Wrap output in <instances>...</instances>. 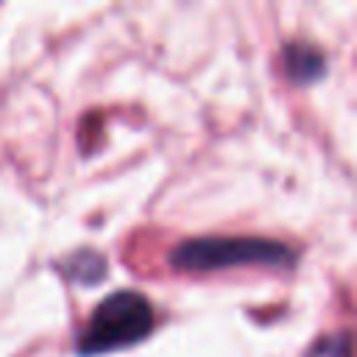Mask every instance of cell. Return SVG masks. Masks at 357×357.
I'll return each instance as SVG.
<instances>
[{
  "instance_id": "obj_1",
  "label": "cell",
  "mask_w": 357,
  "mask_h": 357,
  "mask_svg": "<svg viewBox=\"0 0 357 357\" xmlns=\"http://www.w3.org/2000/svg\"><path fill=\"white\" fill-rule=\"evenodd\" d=\"M153 321H156L153 307L142 293L117 290L95 307V312L89 315L86 326L75 340V349L84 357L128 349L151 335Z\"/></svg>"
},
{
  "instance_id": "obj_2",
  "label": "cell",
  "mask_w": 357,
  "mask_h": 357,
  "mask_svg": "<svg viewBox=\"0 0 357 357\" xmlns=\"http://www.w3.org/2000/svg\"><path fill=\"white\" fill-rule=\"evenodd\" d=\"M176 271H223L237 265L290 268L293 251L265 237H195L170 251Z\"/></svg>"
},
{
  "instance_id": "obj_3",
  "label": "cell",
  "mask_w": 357,
  "mask_h": 357,
  "mask_svg": "<svg viewBox=\"0 0 357 357\" xmlns=\"http://www.w3.org/2000/svg\"><path fill=\"white\" fill-rule=\"evenodd\" d=\"M284 70L293 81L298 84H310L315 78L324 75L326 70V59L324 53L315 47V45H307V42H293L284 47Z\"/></svg>"
},
{
  "instance_id": "obj_4",
  "label": "cell",
  "mask_w": 357,
  "mask_h": 357,
  "mask_svg": "<svg viewBox=\"0 0 357 357\" xmlns=\"http://www.w3.org/2000/svg\"><path fill=\"white\" fill-rule=\"evenodd\" d=\"M64 273L73 276V279H78V282H100L103 273H106V262L95 251H78L64 265Z\"/></svg>"
},
{
  "instance_id": "obj_5",
  "label": "cell",
  "mask_w": 357,
  "mask_h": 357,
  "mask_svg": "<svg viewBox=\"0 0 357 357\" xmlns=\"http://www.w3.org/2000/svg\"><path fill=\"white\" fill-rule=\"evenodd\" d=\"M351 351V343H349V335L346 332H337V335H326L321 340H315L307 351V357H349Z\"/></svg>"
}]
</instances>
